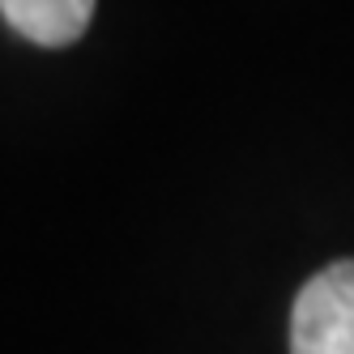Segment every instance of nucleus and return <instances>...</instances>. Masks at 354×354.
Here are the masks:
<instances>
[{
  "instance_id": "f257e3e1",
  "label": "nucleus",
  "mask_w": 354,
  "mask_h": 354,
  "mask_svg": "<svg viewBox=\"0 0 354 354\" xmlns=\"http://www.w3.org/2000/svg\"><path fill=\"white\" fill-rule=\"evenodd\" d=\"M290 354H354V261H337L299 290Z\"/></svg>"
},
{
  "instance_id": "f03ea898",
  "label": "nucleus",
  "mask_w": 354,
  "mask_h": 354,
  "mask_svg": "<svg viewBox=\"0 0 354 354\" xmlns=\"http://www.w3.org/2000/svg\"><path fill=\"white\" fill-rule=\"evenodd\" d=\"M5 21L39 47L77 43L94 17V0H0Z\"/></svg>"
}]
</instances>
